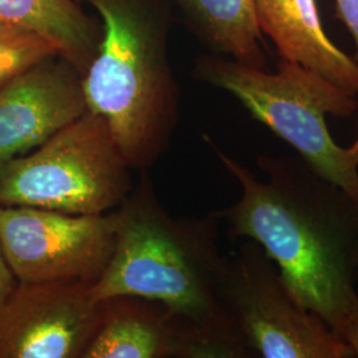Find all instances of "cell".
Instances as JSON below:
<instances>
[{
  "instance_id": "1",
  "label": "cell",
  "mask_w": 358,
  "mask_h": 358,
  "mask_svg": "<svg viewBox=\"0 0 358 358\" xmlns=\"http://www.w3.org/2000/svg\"><path fill=\"white\" fill-rule=\"evenodd\" d=\"M242 189L236 203L217 211L234 239L259 244L276 264L297 303L340 336L358 307V202L297 154H262L252 171L203 136Z\"/></svg>"
},
{
  "instance_id": "2",
  "label": "cell",
  "mask_w": 358,
  "mask_h": 358,
  "mask_svg": "<svg viewBox=\"0 0 358 358\" xmlns=\"http://www.w3.org/2000/svg\"><path fill=\"white\" fill-rule=\"evenodd\" d=\"M115 214V248L88 288L90 299L137 296L162 304L182 331L187 358L255 357L222 306L226 257L217 247V211L173 217L142 170Z\"/></svg>"
},
{
  "instance_id": "3",
  "label": "cell",
  "mask_w": 358,
  "mask_h": 358,
  "mask_svg": "<svg viewBox=\"0 0 358 358\" xmlns=\"http://www.w3.org/2000/svg\"><path fill=\"white\" fill-rule=\"evenodd\" d=\"M100 16L101 41L83 76L88 110L103 117L129 166L148 170L178 125L167 55L169 0H77Z\"/></svg>"
},
{
  "instance_id": "4",
  "label": "cell",
  "mask_w": 358,
  "mask_h": 358,
  "mask_svg": "<svg viewBox=\"0 0 358 358\" xmlns=\"http://www.w3.org/2000/svg\"><path fill=\"white\" fill-rule=\"evenodd\" d=\"M194 77L232 94L251 117L287 142L324 178L358 202V165L348 148L338 146L327 115L349 118L356 113V94L304 65L280 59L278 71L255 68L222 56H201Z\"/></svg>"
},
{
  "instance_id": "5",
  "label": "cell",
  "mask_w": 358,
  "mask_h": 358,
  "mask_svg": "<svg viewBox=\"0 0 358 358\" xmlns=\"http://www.w3.org/2000/svg\"><path fill=\"white\" fill-rule=\"evenodd\" d=\"M130 170L105 120L87 110L36 149L0 166V206L108 214L133 190Z\"/></svg>"
},
{
  "instance_id": "6",
  "label": "cell",
  "mask_w": 358,
  "mask_h": 358,
  "mask_svg": "<svg viewBox=\"0 0 358 358\" xmlns=\"http://www.w3.org/2000/svg\"><path fill=\"white\" fill-rule=\"evenodd\" d=\"M222 306L255 357L352 358L332 328L301 307L276 264L247 239L226 257L220 280Z\"/></svg>"
},
{
  "instance_id": "7",
  "label": "cell",
  "mask_w": 358,
  "mask_h": 358,
  "mask_svg": "<svg viewBox=\"0 0 358 358\" xmlns=\"http://www.w3.org/2000/svg\"><path fill=\"white\" fill-rule=\"evenodd\" d=\"M115 211L72 215L27 206H0V242L17 282L90 287L115 248Z\"/></svg>"
},
{
  "instance_id": "8",
  "label": "cell",
  "mask_w": 358,
  "mask_h": 358,
  "mask_svg": "<svg viewBox=\"0 0 358 358\" xmlns=\"http://www.w3.org/2000/svg\"><path fill=\"white\" fill-rule=\"evenodd\" d=\"M84 284L17 282L0 306V358H81L101 303Z\"/></svg>"
},
{
  "instance_id": "9",
  "label": "cell",
  "mask_w": 358,
  "mask_h": 358,
  "mask_svg": "<svg viewBox=\"0 0 358 358\" xmlns=\"http://www.w3.org/2000/svg\"><path fill=\"white\" fill-rule=\"evenodd\" d=\"M88 110L83 75L56 55L0 88V166L29 153Z\"/></svg>"
},
{
  "instance_id": "10",
  "label": "cell",
  "mask_w": 358,
  "mask_h": 358,
  "mask_svg": "<svg viewBox=\"0 0 358 358\" xmlns=\"http://www.w3.org/2000/svg\"><path fill=\"white\" fill-rule=\"evenodd\" d=\"M257 26L279 57L320 73L358 94V64L328 38L316 0H255Z\"/></svg>"
},
{
  "instance_id": "11",
  "label": "cell",
  "mask_w": 358,
  "mask_h": 358,
  "mask_svg": "<svg viewBox=\"0 0 358 358\" xmlns=\"http://www.w3.org/2000/svg\"><path fill=\"white\" fill-rule=\"evenodd\" d=\"M100 303L97 328L81 358H187L182 331L162 304L137 296Z\"/></svg>"
},
{
  "instance_id": "12",
  "label": "cell",
  "mask_w": 358,
  "mask_h": 358,
  "mask_svg": "<svg viewBox=\"0 0 358 358\" xmlns=\"http://www.w3.org/2000/svg\"><path fill=\"white\" fill-rule=\"evenodd\" d=\"M0 22L26 27L48 38L83 76L103 35L101 23L77 0H0Z\"/></svg>"
},
{
  "instance_id": "13",
  "label": "cell",
  "mask_w": 358,
  "mask_h": 358,
  "mask_svg": "<svg viewBox=\"0 0 358 358\" xmlns=\"http://www.w3.org/2000/svg\"><path fill=\"white\" fill-rule=\"evenodd\" d=\"M211 50L238 63L266 68L263 34L256 20L255 0H170Z\"/></svg>"
},
{
  "instance_id": "14",
  "label": "cell",
  "mask_w": 358,
  "mask_h": 358,
  "mask_svg": "<svg viewBox=\"0 0 358 358\" xmlns=\"http://www.w3.org/2000/svg\"><path fill=\"white\" fill-rule=\"evenodd\" d=\"M60 55L55 44L26 27L0 22V88L47 57Z\"/></svg>"
},
{
  "instance_id": "15",
  "label": "cell",
  "mask_w": 358,
  "mask_h": 358,
  "mask_svg": "<svg viewBox=\"0 0 358 358\" xmlns=\"http://www.w3.org/2000/svg\"><path fill=\"white\" fill-rule=\"evenodd\" d=\"M336 13L334 17L338 19L352 34L355 40V60L358 64V0H334Z\"/></svg>"
},
{
  "instance_id": "16",
  "label": "cell",
  "mask_w": 358,
  "mask_h": 358,
  "mask_svg": "<svg viewBox=\"0 0 358 358\" xmlns=\"http://www.w3.org/2000/svg\"><path fill=\"white\" fill-rule=\"evenodd\" d=\"M16 285H17V280L7 263V259L0 242V306L13 292Z\"/></svg>"
},
{
  "instance_id": "17",
  "label": "cell",
  "mask_w": 358,
  "mask_h": 358,
  "mask_svg": "<svg viewBox=\"0 0 358 358\" xmlns=\"http://www.w3.org/2000/svg\"><path fill=\"white\" fill-rule=\"evenodd\" d=\"M340 337L352 349L353 356L358 357V307L346 319Z\"/></svg>"
},
{
  "instance_id": "18",
  "label": "cell",
  "mask_w": 358,
  "mask_h": 358,
  "mask_svg": "<svg viewBox=\"0 0 358 358\" xmlns=\"http://www.w3.org/2000/svg\"><path fill=\"white\" fill-rule=\"evenodd\" d=\"M358 129V124H357ZM348 152L350 154V157L353 158V161L356 162L358 165V133H357V138L355 140V142L348 148Z\"/></svg>"
}]
</instances>
